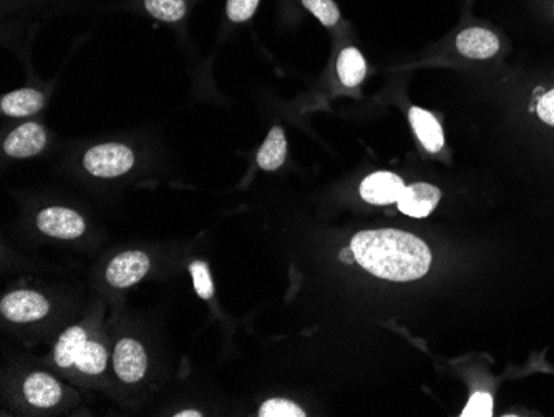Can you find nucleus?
I'll return each mask as SVG.
<instances>
[{
    "instance_id": "nucleus-8",
    "label": "nucleus",
    "mask_w": 554,
    "mask_h": 417,
    "mask_svg": "<svg viewBox=\"0 0 554 417\" xmlns=\"http://www.w3.org/2000/svg\"><path fill=\"white\" fill-rule=\"evenodd\" d=\"M404 182L399 175L390 172L372 173L360 185V197L370 205H390L399 202L404 192Z\"/></svg>"
},
{
    "instance_id": "nucleus-15",
    "label": "nucleus",
    "mask_w": 554,
    "mask_h": 417,
    "mask_svg": "<svg viewBox=\"0 0 554 417\" xmlns=\"http://www.w3.org/2000/svg\"><path fill=\"white\" fill-rule=\"evenodd\" d=\"M287 157V140L281 127H274L269 132L263 147L259 148L258 165L266 172H274L282 167Z\"/></svg>"
},
{
    "instance_id": "nucleus-14",
    "label": "nucleus",
    "mask_w": 554,
    "mask_h": 417,
    "mask_svg": "<svg viewBox=\"0 0 554 417\" xmlns=\"http://www.w3.org/2000/svg\"><path fill=\"white\" fill-rule=\"evenodd\" d=\"M88 334L82 326H72L64 331L55 344V364L60 369H72L77 363L78 354L87 344Z\"/></svg>"
},
{
    "instance_id": "nucleus-20",
    "label": "nucleus",
    "mask_w": 554,
    "mask_h": 417,
    "mask_svg": "<svg viewBox=\"0 0 554 417\" xmlns=\"http://www.w3.org/2000/svg\"><path fill=\"white\" fill-rule=\"evenodd\" d=\"M190 273L196 293L203 300H211L214 295V286L213 280H211V273H209V268L205 261H193L190 265Z\"/></svg>"
},
{
    "instance_id": "nucleus-12",
    "label": "nucleus",
    "mask_w": 554,
    "mask_h": 417,
    "mask_svg": "<svg viewBox=\"0 0 554 417\" xmlns=\"http://www.w3.org/2000/svg\"><path fill=\"white\" fill-rule=\"evenodd\" d=\"M410 122L414 127L415 135L422 142L428 152L437 153L443 148L445 137H443L442 125L432 113L423 108L412 107L410 110Z\"/></svg>"
},
{
    "instance_id": "nucleus-9",
    "label": "nucleus",
    "mask_w": 554,
    "mask_h": 417,
    "mask_svg": "<svg viewBox=\"0 0 554 417\" xmlns=\"http://www.w3.org/2000/svg\"><path fill=\"white\" fill-rule=\"evenodd\" d=\"M25 401L37 409H50L57 406L64 396L62 384L47 373H32L24 383Z\"/></svg>"
},
{
    "instance_id": "nucleus-24",
    "label": "nucleus",
    "mask_w": 554,
    "mask_h": 417,
    "mask_svg": "<svg viewBox=\"0 0 554 417\" xmlns=\"http://www.w3.org/2000/svg\"><path fill=\"white\" fill-rule=\"evenodd\" d=\"M536 112H538L543 122L554 127V89L541 97Z\"/></svg>"
},
{
    "instance_id": "nucleus-13",
    "label": "nucleus",
    "mask_w": 554,
    "mask_h": 417,
    "mask_svg": "<svg viewBox=\"0 0 554 417\" xmlns=\"http://www.w3.org/2000/svg\"><path fill=\"white\" fill-rule=\"evenodd\" d=\"M44 95L39 90L20 89L2 97L0 110L9 117H29L44 107Z\"/></svg>"
},
{
    "instance_id": "nucleus-3",
    "label": "nucleus",
    "mask_w": 554,
    "mask_h": 417,
    "mask_svg": "<svg viewBox=\"0 0 554 417\" xmlns=\"http://www.w3.org/2000/svg\"><path fill=\"white\" fill-rule=\"evenodd\" d=\"M50 303L37 291L19 290L5 295L0 303V313L12 323H32L45 318Z\"/></svg>"
},
{
    "instance_id": "nucleus-25",
    "label": "nucleus",
    "mask_w": 554,
    "mask_h": 417,
    "mask_svg": "<svg viewBox=\"0 0 554 417\" xmlns=\"http://www.w3.org/2000/svg\"><path fill=\"white\" fill-rule=\"evenodd\" d=\"M176 417H201L203 414L200 411H193V409H188V411H180V413L175 414Z\"/></svg>"
},
{
    "instance_id": "nucleus-2",
    "label": "nucleus",
    "mask_w": 554,
    "mask_h": 417,
    "mask_svg": "<svg viewBox=\"0 0 554 417\" xmlns=\"http://www.w3.org/2000/svg\"><path fill=\"white\" fill-rule=\"evenodd\" d=\"M135 165L132 148L122 143H103L90 148L83 157V167L93 177L115 178L130 172Z\"/></svg>"
},
{
    "instance_id": "nucleus-5",
    "label": "nucleus",
    "mask_w": 554,
    "mask_h": 417,
    "mask_svg": "<svg viewBox=\"0 0 554 417\" xmlns=\"http://www.w3.org/2000/svg\"><path fill=\"white\" fill-rule=\"evenodd\" d=\"M113 368L123 383H140L148 369V356L143 344L133 338L120 339L113 351Z\"/></svg>"
},
{
    "instance_id": "nucleus-19",
    "label": "nucleus",
    "mask_w": 554,
    "mask_h": 417,
    "mask_svg": "<svg viewBox=\"0 0 554 417\" xmlns=\"http://www.w3.org/2000/svg\"><path fill=\"white\" fill-rule=\"evenodd\" d=\"M302 5L326 27H334L341 19V12L334 0H302Z\"/></svg>"
},
{
    "instance_id": "nucleus-21",
    "label": "nucleus",
    "mask_w": 554,
    "mask_h": 417,
    "mask_svg": "<svg viewBox=\"0 0 554 417\" xmlns=\"http://www.w3.org/2000/svg\"><path fill=\"white\" fill-rule=\"evenodd\" d=\"M261 417H304V409L289 399H269L259 408Z\"/></svg>"
},
{
    "instance_id": "nucleus-7",
    "label": "nucleus",
    "mask_w": 554,
    "mask_h": 417,
    "mask_svg": "<svg viewBox=\"0 0 554 417\" xmlns=\"http://www.w3.org/2000/svg\"><path fill=\"white\" fill-rule=\"evenodd\" d=\"M47 145V132L39 123L29 122L15 128L4 140V152L12 158L39 155Z\"/></svg>"
},
{
    "instance_id": "nucleus-10",
    "label": "nucleus",
    "mask_w": 554,
    "mask_h": 417,
    "mask_svg": "<svg viewBox=\"0 0 554 417\" xmlns=\"http://www.w3.org/2000/svg\"><path fill=\"white\" fill-rule=\"evenodd\" d=\"M438 202H440V190L437 187L428 183H415L404 188L397 205L404 215L425 218L437 208Z\"/></svg>"
},
{
    "instance_id": "nucleus-1",
    "label": "nucleus",
    "mask_w": 554,
    "mask_h": 417,
    "mask_svg": "<svg viewBox=\"0 0 554 417\" xmlns=\"http://www.w3.org/2000/svg\"><path fill=\"white\" fill-rule=\"evenodd\" d=\"M350 253L372 275L399 283L427 275L432 263L428 246L399 230L360 231L350 241Z\"/></svg>"
},
{
    "instance_id": "nucleus-4",
    "label": "nucleus",
    "mask_w": 554,
    "mask_h": 417,
    "mask_svg": "<svg viewBox=\"0 0 554 417\" xmlns=\"http://www.w3.org/2000/svg\"><path fill=\"white\" fill-rule=\"evenodd\" d=\"M37 228L52 238L77 240L87 230V223L77 211L64 207H50L37 215Z\"/></svg>"
},
{
    "instance_id": "nucleus-16",
    "label": "nucleus",
    "mask_w": 554,
    "mask_h": 417,
    "mask_svg": "<svg viewBox=\"0 0 554 417\" xmlns=\"http://www.w3.org/2000/svg\"><path fill=\"white\" fill-rule=\"evenodd\" d=\"M337 74L346 87H357L367 74L364 55L360 54L355 47L342 50L337 59Z\"/></svg>"
},
{
    "instance_id": "nucleus-18",
    "label": "nucleus",
    "mask_w": 554,
    "mask_h": 417,
    "mask_svg": "<svg viewBox=\"0 0 554 417\" xmlns=\"http://www.w3.org/2000/svg\"><path fill=\"white\" fill-rule=\"evenodd\" d=\"M145 9L155 19L163 22H176L186 14L185 0H145Z\"/></svg>"
},
{
    "instance_id": "nucleus-11",
    "label": "nucleus",
    "mask_w": 554,
    "mask_h": 417,
    "mask_svg": "<svg viewBox=\"0 0 554 417\" xmlns=\"http://www.w3.org/2000/svg\"><path fill=\"white\" fill-rule=\"evenodd\" d=\"M457 49L468 59H490L500 50V39L491 30L470 27L458 34Z\"/></svg>"
},
{
    "instance_id": "nucleus-6",
    "label": "nucleus",
    "mask_w": 554,
    "mask_h": 417,
    "mask_svg": "<svg viewBox=\"0 0 554 417\" xmlns=\"http://www.w3.org/2000/svg\"><path fill=\"white\" fill-rule=\"evenodd\" d=\"M150 266V258L145 251H125L110 261L105 278L113 288L125 290L143 280Z\"/></svg>"
},
{
    "instance_id": "nucleus-22",
    "label": "nucleus",
    "mask_w": 554,
    "mask_h": 417,
    "mask_svg": "<svg viewBox=\"0 0 554 417\" xmlns=\"http://www.w3.org/2000/svg\"><path fill=\"white\" fill-rule=\"evenodd\" d=\"M493 414V399L488 393H475L467 408L463 409L462 417H490Z\"/></svg>"
},
{
    "instance_id": "nucleus-23",
    "label": "nucleus",
    "mask_w": 554,
    "mask_h": 417,
    "mask_svg": "<svg viewBox=\"0 0 554 417\" xmlns=\"http://www.w3.org/2000/svg\"><path fill=\"white\" fill-rule=\"evenodd\" d=\"M259 0H228V17L233 22H246L258 9Z\"/></svg>"
},
{
    "instance_id": "nucleus-17",
    "label": "nucleus",
    "mask_w": 554,
    "mask_h": 417,
    "mask_svg": "<svg viewBox=\"0 0 554 417\" xmlns=\"http://www.w3.org/2000/svg\"><path fill=\"white\" fill-rule=\"evenodd\" d=\"M107 364L108 351L105 344L98 343L97 339H88L87 344L78 354L77 363L73 368L87 376H98L107 369Z\"/></svg>"
}]
</instances>
